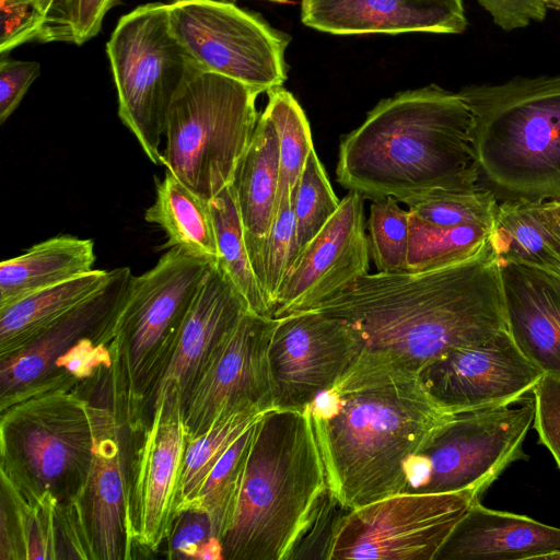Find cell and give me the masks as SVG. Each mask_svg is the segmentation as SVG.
Here are the masks:
<instances>
[{"mask_svg": "<svg viewBox=\"0 0 560 560\" xmlns=\"http://www.w3.org/2000/svg\"><path fill=\"white\" fill-rule=\"evenodd\" d=\"M266 411L255 404L240 405L221 412L203 432L187 441L175 515L191 505L213 466Z\"/></svg>", "mask_w": 560, "mask_h": 560, "instance_id": "obj_29", "label": "cell"}, {"mask_svg": "<svg viewBox=\"0 0 560 560\" xmlns=\"http://www.w3.org/2000/svg\"><path fill=\"white\" fill-rule=\"evenodd\" d=\"M542 375L508 329L482 343L450 349L419 371L427 392L450 415L513 404Z\"/></svg>", "mask_w": 560, "mask_h": 560, "instance_id": "obj_18", "label": "cell"}, {"mask_svg": "<svg viewBox=\"0 0 560 560\" xmlns=\"http://www.w3.org/2000/svg\"><path fill=\"white\" fill-rule=\"evenodd\" d=\"M491 15L494 24L510 32L528 26L532 22H541L547 8L541 0H477Z\"/></svg>", "mask_w": 560, "mask_h": 560, "instance_id": "obj_43", "label": "cell"}, {"mask_svg": "<svg viewBox=\"0 0 560 560\" xmlns=\"http://www.w3.org/2000/svg\"><path fill=\"white\" fill-rule=\"evenodd\" d=\"M246 311L245 300L214 262L164 355L144 401L142 423L170 397L183 408L207 358Z\"/></svg>", "mask_w": 560, "mask_h": 560, "instance_id": "obj_20", "label": "cell"}, {"mask_svg": "<svg viewBox=\"0 0 560 560\" xmlns=\"http://www.w3.org/2000/svg\"><path fill=\"white\" fill-rule=\"evenodd\" d=\"M46 19L28 0H0V54L40 37Z\"/></svg>", "mask_w": 560, "mask_h": 560, "instance_id": "obj_40", "label": "cell"}, {"mask_svg": "<svg viewBox=\"0 0 560 560\" xmlns=\"http://www.w3.org/2000/svg\"><path fill=\"white\" fill-rule=\"evenodd\" d=\"M364 197L349 190L335 214L303 248L288 272L271 317L311 310L369 273Z\"/></svg>", "mask_w": 560, "mask_h": 560, "instance_id": "obj_19", "label": "cell"}, {"mask_svg": "<svg viewBox=\"0 0 560 560\" xmlns=\"http://www.w3.org/2000/svg\"><path fill=\"white\" fill-rule=\"evenodd\" d=\"M258 95L190 60L167 112L165 170L207 201L232 185L259 118Z\"/></svg>", "mask_w": 560, "mask_h": 560, "instance_id": "obj_6", "label": "cell"}, {"mask_svg": "<svg viewBox=\"0 0 560 560\" xmlns=\"http://www.w3.org/2000/svg\"><path fill=\"white\" fill-rule=\"evenodd\" d=\"M213 264L172 247L153 268L133 276L108 347L119 360L136 429L164 355Z\"/></svg>", "mask_w": 560, "mask_h": 560, "instance_id": "obj_8", "label": "cell"}, {"mask_svg": "<svg viewBox=\"0 0 560 560\" xmlns=\"http://www.w3.org/2000/svg\"><path fill=\"white\" fill-rule=\"evenodd\" d=\"M489 241L502 261L560 279V241L546 224L540 202H499Z\"/></svg>", "mask_w": 560, "mask_h": 560, "instance_id": "obj_28", "label": "cell"}, {"mask_svg": "<svg viewBox=\"0 0 560 560\" xmlns=\"http://www.w3.org/2000/svg\"><path fill=\"white\" fill-rule=\"evenodd\" d=\"M500 262L488 240L474 256L442 268L368 273L307 311L346 322L364 351L419 373L450 349L506 329Z\"/></svg>", "mask_w": 560, "mask_h": 560, "instance_id": "obj_2", "label": "cell"}, {"mask_svg": "<svg viewBox=\"0 0 560 560\" xmlns=\"http://www.w3.org/2000/svg\"><path fill=\"white\" fill-rule=\"evenodd\" d=\"M208 203L218 250L217 266L234 284L250 312L270 317L250 262L233 185L224 188Z\"/></svg>", "mask_w": 560, "mask_h": 560, "instance_id": "obj_30", "label": "cell"}, {"mask_svg": "<svg viewBox=\"0 0 560 560\" xmlns=\"http://www.w3.org/2000/svg\"><path fill=\"white\" fill-rule=\"evenodd\" d=\"M547 9L560 10V0H541Z\"/></svg>", "mask_w": 560, "mask_h": 560, "instance_id": "obj_46", "label": "cell"}, {"mask_svg": "<svg viewBox=\"0 0 560 560\" xmlns=\"http://www.w3.org/2000/svg\"><path fill=\"white\" fill-rule=\"evenodd\" d=\"M255 423L233 442L213 466L197 498L187 509L207 513L211 520L214 535L219 540L225 525Z\"/></svg>", "mask_w": 560, "mask_h": 560, "instance_id": "obj_36", "label": "cell"}, {"mask_svg": "<svg viewBox=\"0 0 560 560\" xmlns=\"http://www.w3.org/2000/svg\"><path fill=\"white\" fill-rule=\"evenodd\" d=\"M121 0H58L38 42L83 45L100 33L106 14Z\"/></svg>", "mask_w": 560, "mask_h": 560, "instance_id": "obj_38", "label": "cell"}, {"mask_svg": "<svg viewBox=\"0 0 560 560\" xmlns=\"http://www.w3.org/2000/svg\"><path fill=\"white\" fill-rule=\"evenodd\" d=\"M144 219L160 225L168 241L164 248L179 247L190 255L217 262L218 250L207 200L195 194L171 172L155 180V200Z\"/></svg>", "mask_w": 560, "mask_h": 560, "instance_id": "obj_27", "label": "cell"}, {"mask_svg": "<svg viewBox=\"0 0 560 560\" xmlns=\"http://www.w3.org/2000/svg\"><path fill=\"white\" fill-rule=\"evenodd\" d=\"M118 116L147 158L162 165L167 112L190 59L168 24V3L150 2L122 15L106 43Z\"/></svg>", "mask_w": 560, "mask_h": 560, "instance_id": "obj_9", "label": "cell"}, {"mask_svg": "<svg viewBox=\"0 0 560 560\" xmlns=\"http://www.w3.org/2000/svg\"><path fill=\"white\" fill-rule=\"evenodd\" d=\"M109 277L110 270L93 269L0 307V357L23 347L84 303L107 283Z\"/></svg>", "mask_w": 560, "mask_h": 560, "instance_id": "obj_26", "label": "cell"}, {"mask_svg": "<svg viewBox=\"0 0 560 560\" xmlns=\"http://www.w3.org/2000/svg\"><path fill=\"white\" fill-rule=\"evenodd\" d=\"M269 1L278 2V3H285V2H289L290 0H269Z\"/></svg>", "mask_w": 560, "mask_h": 560, "instance_id": "obj_47", "label": "cell"}, {"mask_svg": "<svg viewBox=\"0 0 560 560\" xmlns=\"http://www.w3.org/2000/svg\"><path fill=\"white\" fill-rule=\"evenodd\" d=\"M186 444L182 406L170 397L142 425L132 453L126 505L131 558L137 547L159 551L168 536Z\"/></svg>", "mask_w": 560, "mask_h": 560, "instance_id": "obj_17", "label": "cell"}, {"mask_svg": "<svg viewBox=\"0 0 560 560\" xmlns=\"http://www.w3.org/2000/svg\"><path fill=\"white\" fill-rule=\"evenodd\" d=\"M276 324L277 318L246 311L217 343L182 408L187 441L240 405L275 408L268 349Z\"/></svg>", "mask_w": 560, "mask_h": 560, "instance_id": "obj_16", "label": "cell"}, {"mask_svg": "<svg viewBox=\"0 0 560 560\" xmlns=\"http://www.w3.org/2000/svg\"><path fill=\"white\" fill-rule=\"evenodd\" d=\"M535 404L534 428L560 469V377L542 375L532 390Z\"/></svg>", "mask_w": 560, "mask_h": 560, "instance_id": "obj_41", "label": "cell"}, {"mask_svg": "<svg viewBox=\"0 0 560 560\" xmlns=\"http://www.w3.org/2000/svg\"><path fill=\"white\" fill-rule=\"evenodd\" d=\"M94 242L59 235L0 264V307L40 289L93 270Z\"/></svg>", "mask_w": 560, "mask_h": 560, "instance_id": "obj_25", "label": "cell"}, {"mask_svg": "<svg viewBox=\"0 0 560 560\" xmlns=\"http://www.w3.org/2000/svg\"><path fill=\"white\" fill-rule=\"evenodd\" d=\"M339 203L323 164L312 150L300 177L294 202L299 255L335 214Z\"/></svg>", "mask_w": 560, "mask_h": 560, "instance_id": "obj_35", "label": "cell"}, {"mask_svg": "<svg viewBox=\"0 0 560 560\" xmlns=\"http://www.w3.org/2000/svg\"><path fill=\"white\" fill-rule=\"evenodd\" d=\"M535 416L534 396L498 408L453 415L406 465L409 493L471 492L477 498L523 450Z\"/></svg>", "mask_w": 560, "mask_h": 560, "instance_id": "obj_10", "label": "cell"}, {"mask_svg": "<svg viewBox=\"0 0 560 560\" xmlns=\"http://www.w3.org/2000/svg\"><path fill=\"white\" fill-rule=\"evenodd\" d=\"M328 491L307 408L255 423L220 537L223 559L288 560Z\"/></svg>", "mask_w": 560, "mask_h": 560, "instance_id": "obj_4", "label": "cell"}, {"mask_svg": "<svg viewBox=\"0 0 560 560\" xmlns=\"http://www.w3.org/2000/svg\"><path fill=\"white\" fill-rule=\"evenodd\" d=\"M172 34L189 59L207 71L237 80L257 93L287 80L289 37L230 0H173Z\"/></svg>", "mask_w": 560, "mask_h": 560, "instance_id": "obj_11", "label": "cell"}, {"mask_svg": "<svg viewBox=\"0 0 560 560\" xmlns=\"http://www.w3.org/2000/svg\"><path fill=\"white\" fill-rule=\"evenodd\" d=\"M491 230L479 224L440 226L409 211L407 271L433 270L465 260L485 246Z\"/></svg>", "mask_w": 560, "mask_h": 560, "instance_id": "obj_31", "label": "cell"}, {"mask_svg": "<svg viewBox=\"0 0 560 560\" xmlns=\"http://www.w3.org/2000/svg\"><path fill=\"white\" fill-rule=\"evenodd\" d=\"M296 190L277 212L265 245L262 293L270 317L281 285L299 257L294 214Z\"/></svg>", "mask_w": 560, "mask_h": 560, "instance_id": "obj_37", "label": "cell"}, {"mask_svg": "<svg viewBox=\"0 0 560 560\" xmlns=\"http://www.w3.org/2000/svg\"><path fill=\"white\" fill-rule=\"evenodd\" d=\"M472 114L457 93L431 84L382 100L340 140L337 182L372 200L400 202L479 187Z\"/></svg>", "mask_w": 560, "mask_h": 560, "instance_id": "obj_3", "label": "cell"}, {"mask_svg": "<svg viewBox=\"0 0 560 560\" xmlns=\"http://www.w3.org/2000/svg\"><path fill=\"white\" fill-rule=\"evenodd\" d=\"M232 185L250 262L262 292L264 252L275 218L279 186V138L265 110L259 115Z\"/></svg>", "mask_w": 560, "mask_h": 560, "instance_id": "obj_24", "label": "cell"}, {"mask_svg": "<svg viewBox=\"0 0 560 560\" xmlns=\"http://www.w3.org/2000/svg\"><path fill=\"white\" fill-rule=\"evenodd\" d=\"M364 349L346 322L313 311L277 318L268 362L275 408L302 409L331 388Z\"/></svg>", "mask_w": 560, "mask_h": 560, "instance_id": "obj_14", "label": "cell"}, {"mask_svg": "<svg viewBox=\"0 0 560 560\" xmlns=\"http://www.w3.org/2000/svg\"><path fill=\"white\" fill-rule=\"evenodd\" d=\"M91 401V400H90ZM94 447L80 504L91 559H131L126 505L132 457L128 433L135 430L127 406L122 372L115 364L108 372V404L91 401Z\"/></svg>", "mask_w": 560, "mask_h": 560, "instance_id": "obj_13", "label": "cell"}, {"mask_svg": "<svg viewBox=\"0 0 560 560\" xmlns=\"http://www.w3.org/2000/svg\"><path fill=\"white\" fill-rule=\"evenodd\" d=\"M0 415L1 477L26 498L60 506L77 499L94 447L91 401L78 386L31 396Z\"/></svg>", "mask_w": 560, "mask_h": 560, "instance_id": "obj_7", "label": "cell"}, {"mask_svg": "<svg viewBox=\"0 0 560 560\" xmlns=\"http://www.w3.org/2000/svg\"><path fill=\"white\" fill-rule=\"evenodd\" d=\"M166 541L167 557L171 559H223L211 520L201 511L185 510L177 513Z\"/></svg>", "mask_w": 560, "mask_h": 560, "instance_id": "obj_39", "label": "cell"}, {"mask_svg": "<svg viewBox=\"0 0 560 560\" xmlns=\"http://www.w3.org/2000/svg\"><path fill=\"white\" fill-rule=\"evenodd\" d=\"M370 254L378 272L407 271L409 211L394 197L375 199L366 221Z\"/></svg>", "mask_w": 560, "mask_h": 560, "instance_id": "obj_34", "label": "cell"}, {"mask_svg": "<svg viewBox=\"0 0 560 560\" xmlns=\"http://www.w3.org/2000/svg\"><path fill=\"white\" fill-rule=\"evenodd\" d=\"M31 1L45 16L46 21L58 0H28ZM46 23V22H45Z\"/></svg>", "mask_w": 560, "mask_h": 560, "instance_id": "obj_45", "label": "cell"}, {"mask_svg": "<svg viewBox=\"0 0 560 560\" xmlns=\"http://www.w3.org/2000/svg\"><path fill=\"white\" fill-rule=\"evenodd\" d=\"M267 94L268 103L264 110L271 118L279 138L276 217L281 206L298 189L300 177L314 147L308 120L293 94L282 86Z\"/></svg>", "mask_w": 560, "mask_h": 560, "instance_id": "obj_32", "label": "cell"}, {"mask_svg": "<svg viewBox=\"0 0 560 560\" xmlns=\"http://www.w3.org/2000/svg\"><path fill=\"white\" fill-rule=\"evenodd\" d=\"M540 211L549 230L560 241V198L540 202Z\"/></svg>", "mask_w": 560, "mask_h": 560, "instance_id": "obj_44", "label": "cell"}, {"mask_svg": "<svg viewBox=\"0 0 560 560\" xmlns=\"http://www.w3.org/2000/svg\"><path fill=\"white\" fill-rule=\"evenodd\" d=\"M479 185L499 202L560 198V74L463 88Z\"/></svg>", "mask_w": 560, "mask_h": 560, "instance_id": "obj_5", "label": "cell"}, {"mask_svg": "<svg viewBox=\"0 0 560 560\" xmlns=\"http://www.w3.org/2000/svg\"><path fill=\"white\" fill-rule=\"evenodd\" d=\"M40 74L37 61L15 60L9 55L0 59V124L19 107L32 83Z\"/></svg>", "mask_w": 560, "mask_h": 560, "instance_id": "obj_42", "label": "cell"}, {"mask_svg": "<svg viewBox=\"0 0 560 560\" xmlns=\"http://www.w3.org/2000/svg\"><path fill=\"white\" fill-rule=\"evenodd\" d=\"M301 21L335 35L460 34L463 0H302Z\"/></svg>", "mask_w": 560, "mask_h": 560, "instance_id": "obj_21", "label": "cell"}, {"mask_svg": "<svg viewBox=\"0 0 560 560\" xmlns=\"http://www.w3.org/2000/svg\"><path fill=\"white\" fill-rule=\"evenodd\" d=\"M500 273L514 343L544 375L560 377V279L502 260Z\"/></svg>", "mask_w": 560, "mask_h": 560, "instance_id": "obj_22", "label": "cell"}, {"mask_svg": "<svg viewBox=\"0 0 560 560\" xmlns=\"http://www.w3.org/2000/svg\"><path fill=\"white\" fill-rule=\"evenodd\" d=\"M480 500L471 492L396 493L346 512L329 560H434L455 525Z\"/></svg>", "mask_w": 560, "mask_h": 560, "instance_id": "obj_12", "label": "cell"}, {"mask_svg": "<svg viewBox=\"0 0 560 560\" xmlns=\"http://www.w3.org/2000/svg\"><path fill=\"white\" fill-rule=\"evenodd\" d=\"M420 219L440 226H493L499 201L479 186L467 190H436L404 202Z\"/></svg>", "mask_w": 560, "mask_h": 560, "instance_id": "obj_33", "label": "cell"}, {"mask_svg": "<svg viewBox=\"0 0 560 560\" xmlns=\"http://www.w3.org/2000/svg\"><path fill=\"white\" fill-rule=\"evenodd\" d=\"M556 551H560L559 527L491 510L476 500L434 560H546Z\"/></svg>", "mask_w": 560, "mask_h": 560, "instance_id": "obj_23", "label": "cell"}, {"mask_svg": "<svg viewBox=\"0 0 560 560\" xmlns=\"http://www.w3.org/2000/svg\"><path fill=\"white\" fill-rule=\"evenodd\" d=\"M306 408L329 492L349 510L404 492L407 462L453 416L418 372L364 350Z\"/></svg>", "mask_w": 560, "mask_h": 560, "instance_id": "obj_1", "label": "cell"}, {"mask_svg": "<svg viewBox=\"0 0 560 560\" xmlns=\"http://www.w3.org/2000/svg\"><path fill=\"white\" fill-rule=\"evenodd\" d=\"M132 279L129 267L110 270L97 293L23 347L0 357V411L40 393L79 386L73 377L58 374L57 362L84 338L109 346Z\"/></svg>", "mask_w": 560, "mask_h": 560, "instance_id": "obj_15", "label": "cell"}]
</instances>
